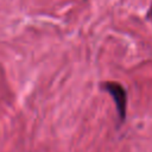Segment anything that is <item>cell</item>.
Listing matches in <instances>:
<instances>
[{"instance_id":"2","label":"cell","mask_w":152,"mask_h":152,"mask_svg":"<svg viewBox=\"0 0 152 152\" xmlns=\"http://www.w3.org/2000/svg\"><path fill=\"white\" fill-rule=\"evenodd\" d=\"M150 14H152V10H151V12H150Z\"/></svg>"},{"instance_id":"1","label":"cell","mask_w":152,"mask_h":152,"mask_svg":"<svg viewBox=\"0 0 152 152\" xmlns=\"http://www.w3.org/2000/svg\"><path fill=\"white\" fill-rule=\"evenodd\" d=\"M103 89L113 97V101L115 103L118 115L121 121L125 120L126 118V112H127V93L126 89L118 82L108 81L102 84Z\"/></svg>"}]
</instances>
